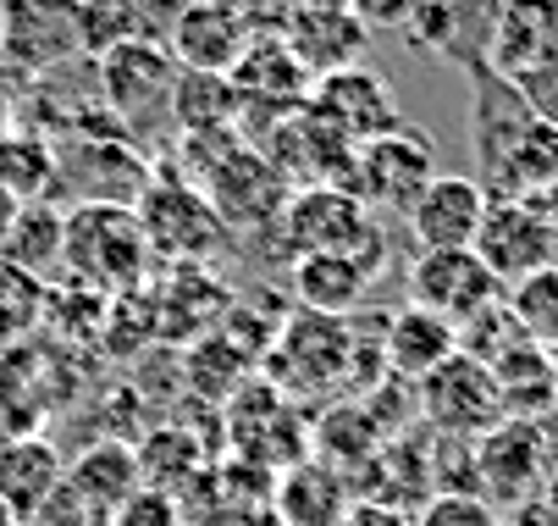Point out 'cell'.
<instances>
[{"mask_svg":"<svg viewBox=\"0 0 558 526\" xmlns=\"http://www.w3.org/2000/svg\"><path fill=\"white\" fill-rule=\"evenodd\" d=\"M487 67L558 122V0H509L487 45Z\"/></svg>","mask_w":558,"mask_h":526,"instance_id":"cell-1","label":"cell"},{"mask_svg":"<svg viewBox=\"0 0 558 526\" xmlns=\"http://www.w3.org/2000/svg\"><path fill=\"white\" fill-rule=\"evenodd\" d=\"M349 366H354V322L349 316H315L299 311L277 344L266 349V378L282 399L293 394H332L349 383Z\"/></svg>","mask_w":558,"mask_h":526,"instance_id":"cell-2","label":"cell"},{"mask_svg":"<svg viewBox=\"0 0 558 526\" xmlns=\"http://www.w3.org/2000/svg\"><path fill=\"white\" fill-rule=\"evenodd\" d=\"M61 255L95 288H128V283H138L149 244H144L133 205L95 200V205H77V216L61 222Z\"/></svg>","mask_w":558,"mask_h":526,"instance_id":"cell-3","label":"cell"},{"mask_svg":"<svg viewBox=\"0 0 558 526\" xmlns=\"http://www.w3.org/2000/svg\"><path fill=\"white\" fill-rule=\"evenodd\" d=\"M432 178H437V144L421 128L398 122L392 133L354 144V167L343 189L365 211H410Z\"/></svg>","mask_w":558,"mask_h":526,"instance_id":"cell-4","label":"cell"},{"mask_svg":"<svg viewBox=\"0 0 558 526\" xmlns=\"http://www.w3.org/2000/svg\"><path fill=\"white\" fill-rule=\"evenodd\" d=\"M221 421H227L232 455L271 471V477H282L288 466L310 461V427L293 410V399H282L271 383H244L221 405Z\"/></svg>","mask_w":558,"mask_h":526,"instance_id":"cell-5","label":"cell"},{"mask_svg":"<svg viewBox=\"0 0 558 526\" xmlns=\"http://www.w3.org/2000/svg\"><path fill=\"white\" fill-rule=\"evenodd\" d=\"M415 405L426 416V427L437 438H487L504 416V394H498V378H493V366L487 360H475V355H448L432 378L415 383Z\"/></svg>","mask_w":558,"mask_h":526,"instance_id":"cell-6","label":"cell"},{"mask_svg":"<svg viewBox=\"0 0 558 526\" xmlns=\"http://www.w3.org/2000/svg\"><path fill=\"white\" fill-rule=\"evenodd\" d=\"M376 216L338 183H304L299 194H288L282 216H277V244L299 261V255H322V250H343L360 255L376 239Z\"/></svg>","mask_w":558,"mask_h":526,"instance_id":"cell-7","label":"cell"},{"mask_svg":"<svg viewBox=\"0 0 558 526\" xmlns=\"http://www.w3.org/2000/svg\"><path fill=\"white\" fill-rule=\"evenodd\" d=\"M470 250L482 255V266L504 288H514L520 277H531L542 266H558V234L547 228L536 194H487V216L475 228Z\"/></svg>","mask_w":558,"mask_h":526,"instance_id":"cell-8","label":"cell"},{"mask_svg":"<svg viewBox=\"0 0 558 526\" xmlns=\"http://www.w3.org/2000/svg\"><path fill=\"white\" fill-rule=\"evenodd\" d=\"M133 216L144 228V244L167 261H183V266H199L227 244L216 205L205 200V189H189V183H149L138 194Z\"/></svg>","mask_w":558,"mask_h":526,"instance_id":"cell-9","label":"cell"},{"mask_svg":"<svg viewBox=\"0 0 558 526\" xmlns=\"http://www.w3.org/2000/svg\"><path fill=\"white\" fill-rule=\"evenodd\" d=\"M210 178H205V200L216 205V216H221V228L232 234H250V228H271V222L282 216V205H288V183H282V172L260 156V150H250V144H227L221 150V162L216 167H205Z\"/></svg>","mask_w":558,"mask_h":526,"instance_id":"cell-10","label":"cell"},{"mask_svg":"<svg viewBox=\"0 0 558 526\" xmlns=\"http://www.w3.org/2000/svg\"><path fill=\"white\" fill-rule=\"evenodd\" d=\"M536 117L542 111L509 79H498L487 61L470 67V139H475V167H482L475 183H482L487 194L498 189V178H504V167L514 156V144L531 133Z\"/></svg>","mask_w":558,"mask_h":526,"instance_id":"cell-11","label":"cell"},{"mask_svg":"<svg viewBox=\"0 0 558 526\" xmlns=\"http://www.w3.org/2000/svg\"><path fill=\"white\" fill-rule=\"evenodd\" d=\"M498 299H504V283L482 266L475 250H421L410 266V306H421L453 327L482 316Z\"/></svg>","mask_w":558,"mask_h":526,"instance_id":"cell-12","label":"cell"},{"mask_svg":"<svg viewBox=\"0 0 558 526\" xmlns=\"http://www.w3.org/2000/svg\"><path fill=\"white\" fill-rule=\"evenodd\" d=\"M310 111L322 117L338 139H349V144L381 139V133H392L398 122H404V111H398L387 79H381V72H371V67H360V61L327 72V79H315Z\"/></svg>","mask_w":558,"mask_h":526,"instance_id":"cell-13","label":"cell"},{"mask_svg":"<svg viewBox=\"0 0 558 526\" xmlns=\"http://www.w3.org/2000/svg\"><path fill=\"white\" fill-rule=\"evenodd\" d=\"M100 79H106V100L117 106V117H128V128H138L144 117L172 111L178 61L155 39H122L100 56Z\"/></svg>","mask_w":558,"mask_h":526,"instance_id":"cell-14","label":"cell"},{"mask_svg":"<svg viewBox=\"0 0 558 526\" xmlns=\"http://www.w3.org/2000/svg\"><path fill=\"white\" fill-rule=\"evenodd\" d=\"M547 477V443L536 421H498L487 438H475V482H482L487 504H520L531 493H542Z\"/></svg>","mask_w":558,"mask_h":526,"instance_id":"cell-15","label":"cell"},{"mask_svg":"<svg viewBox=\"0 0 558 526\" xmlns=\"http://www.w3.org/2000/svg\"><path fill=\"white\" fill-rule=\"evenodd\" d=\"M504 7L509 0H421L415 17L404 23V34L421 50H432V56L470 72V67L487 61V45H493V28H498Z\"/></svg>","mask_w":558,"mask_h":526,"instance_id":"cell-16","label":"cell"},{"mask_svg":"<svg viewBox=\"0 0 558 526\" xmlns=\"http://www.w3.org/2000/svg\"><path fill=\"white\" fill-rule=\"evenodd\" d=\"M250 17L227 7V0H189L172 17V61H183V72H227L238 67V56L250 50Z\"/></svg>","mask_w":558,"mask_h":526,"instance_id":"cell-17","label":"cell"},{"mask_svg":"<svg viewBox=\"0 0 558 526\" xmlns=\"http://www.w3.org/2000/svg\"><path fill=\"white\" fill-rule=\"evenodd\" d=\"M404 216H410L415 250H470L487 216V189L464 172H437Z\"/></svg>","mask_w":558,"mask_h":526,"instance_id":"cell-18","label":"cell"},{"mask_svg":"<svg viewBox=\"0 0 558 526\" xmlns=\"http://www.w3.org/2000/svg\"><path fill=\"white\" fill-rule=\"evenodd\" d=\"M365 34L371 28L349 12V0H299L293 17H288L282 45L299 56V67L310 72V79H327V72L360 61Z\"/></svg>","mask_w":558,"mask_h":526,"instance_id":"cell-19","label":"cell"},{"mask_svg":"<svg viewBox=\"0 0 558 526\" xmlns=\"http://www.w3.org/2000/svg\"><path fill=\"white\" fill-rule=\"evenodd\" d=\"M459 355V327L421 311V306H404V311H392L381 322V366H387V378L398 383H421L432 378V371Z\"/></svg>","mask_w":558,"mask_h":526,"instance_id":"cell-20","label":"cell"},{"mask_svg":"<svg viewBox=\"0 0 558 526\" xmlns=\"http://www.w3.org/2000/svg\"><path fill=\"white\" fill-rule=\"evenodd\" d=\"M227 84L238 89V106H271V111H299L310 100V72L282 39H250V50L238 56L227 72Z\"/></svg>","mask_w":558,"mask_h":526,"instance_id":"cell-21","label":"cell"},{"mask_svg":"<svg viewBox=\"0 0 558 526\" xmlns=\"http://www.w3.org/2000/svg\"><path fill=\"white\" fill-rule=\"evenodd\" d=\"M349 477L343 471H332V466H322V461H299V466H288L282 477H277V488H271V515H277V526H343V515H349Z\"/></svg>","mask_w":558,"mask_h":526,"instance_id":"cell-22","label":"cell"},{"mask_svg":"<svg viewBox=\"0 0 558 526\" xmlns=\"http://www.w3.org/2000/svg\"><path fill=\"white\" fill-rule=\"evenodd\" d=\"M66 461L61 449L39 432H17V438H0V499H7L23 521L39 515V504L61 488Z\"/></svg>","mask_w":558,"mask_h":526,"instance_id":"cell-23","label":"cell"},{"mask_svg":"<svg viewBox=\"0 0 558 526\" xmlns=\"http://www.w3.org/2000/svg\"><path fill=\"white\" fill-rule=\"evenodd\" d=\"M371 294V272L343 255V250H322V255H299L293 261V299L299 311L315 316H354Z\"/></svg>","mask_w":558,"mask_h":526,"instance_id":"cell-24","label":"cell"},{"mask_svg":"<svg viewBox=\"0 0 558 526\" xmlns=\"http://www.w3.org/2000/svg\"><path fill=\"white\" fill-rule=\"evenodd\" d=\"M66 482L84 499H95L100 510H117V504H128L144 488L138 449L128 438H95L89 449H77V455L66 461Z\"/></svg>","mask_w":558,"mask_h":526,"instance_id":"cell-25","label":"cell"},{"mask_svg":"<svg viewBox=\"0 0 558 526\" xmlns=\"http://www.w3.org/2000/svg\"><path fill=\"white\" fill-rule=\"evenodd\" d=\"M381 427H376V416L360 405V399H343V405H327L322 416L310 421V455L322 461V466H332V471H360L376 449H381Z\"/></svg>","mask_w":558,"mask_h":526,"instance_id":"cell-26","label":"cell"},{"mask_svg":"<svg viewBox=\"0 0 558 526\" xmlns=\"http://www.w3.org/2000/svg\"><path fill=\"white\" fill-rule=\"evenodd\" d=\"M250 366H255V355H250V349H238V338H205V344H194L189 360H183L194 394L221 399V405L250 383Z\"/></svg>","mask_w":558,"mask_h":526,"instance_id":"cell-27","label":"cell"},{"mask_svg":"<svg viewBox=\"0 0 558 526\" xmlns=\"http://www.w3.org/2000/svg\"><path fill=\"white\" fill-rule=\"evenodd\" d=\"M509 311H514L520 333H525L536 349L558 355V266H542V272L520 277V283L509 288Z\"/></svg>","mask_w":558,"mask_h":526,"instance_id":"cell-28","label":"cell"},{"mask_svg":"<svg viewBox=\"0 0 558 526\" xmlns=\"http://www.w3.org/2000/svg\"><path fill=\"white\" fill-rule=\"evenodd\" d=\"M199 449H194V438H183L178 427H155L144 443H138V471H144V482L149 488H167L172 493V482H189V477H199Z\"/></svg>","mask_w":558,"mask_h":526,"instance_id":"cell-29","label":"cell"},{"mask_svg":"<svg viewBox=\"0 0 558 526\" xmlns=\"http://www.w3.org/2000/svg\"><path fill=\"white\" fill-rule=\"evenodd\" d=\"M72 12H77V45L95 56H106L122 39H138V23H144L138 0H72Z\"/></svg>","mask_w":558,"mask_h":526,"instance_id":"cell-30","label":"cell"},{"mask_svg":"<svg viewBox=\"0 0 558 526\" xmlns=\"http://www.w3.org/2000/svg\"><path fill=\"white\" fill-rule=\"evenodd\" d=\"M415 526H504L498 504H487L482 493H432L415 510Z\"/></svg>","mask_w":558,"mask_h":526,"instance_id":"cell-31","label":"cell"},{"mask_svg":"<svg viewBox=\"0 0 558 526\" xmlns=\"http://www.w3.org/2000/svg\"><path fill=\"white\" fill-rule=\"evenodd\" d=\"M28 526H111V510H100L95 499H84V493L61 477V488L39 504V515H34Z\"/></svg>","mask_w":558,"mask_h":526,"instance_id":"cell-32","label":"cell"},{"mask_svg":"<svg viewBox=\"0 0 558 526\" xmlns=\"http://www.w3.org/2000/svg\"><path fill=\"white\" fill-rule=\"evenodd\" d=\"M111 526H183V504L167 488H138L128 504L111 510Z\"/></svg>","mask_w":558,"mask_h":526,"instance_id":"cell-33","label":"cell"},{"mask_svg":"<svg viewBox=\"0 0 558 526\" xmlns=\"http://www.w3.org/2000/svg\"><path fill=\"white\" fill-rule=\"evenodd\" d=\"M421 0H349V12L365 23V28H404L415 17Z\"/></svg>","mask_w":558,"mask_h":526,"instance_id":"cell-34","label":"cell"},{"mask_svg":"<svg viewBox=\"0 0 558 526\" xmlns=\"http://www.w3.org/2000/svg\"><path fill=\"white\" fill-rule=\"evenodd\" d=\"M343 526H415L410 510H392V504H371V499H354Z\"/></svg>","mask_w":558,"mask_h":526,"instance_id":"cell-35","label":"cell"},{"mask_svg":"<svg viewBox=\"0 0 558 526\" xmlns=\"http://www.w3.org/2000/svg\"><path fill=\"white\" fill-rule=\"evenodd\" d=\"M509 526H558V499L553 493H531V499L509 504Z\"/></svg>","mask_w":558,"mask_h":526,"instance_id":"cell-36","label":"cell"},{"mask_svg":"<svg viewBox=\"0 0 558 526\" xmlns=\"http://www.w3.org/2000/svg\"><path fill=\"white\" fill-rule=\"evenodd\" d=\"M536 205H542V216H547V228L558 234V178H553V183L536 194Z\"/></svg>","mask_w":558,"mask_h":526,"instance_id":"cell-37","label":"cell"},{"mask_svg":"<svg viewBox=\"0 0 558 526\" xmlns=\"http://www.w3.org/2000/svg\"><path fill=\"white\" fill-rule=\"evenodd\" d=\"M0 526H28V521H23V515L7 504V499H0Z\"/></svg>","mask_w":558,"mask_h":526,"instance_id":"cell-38","label":"cell"},{"mask_svg":"<svg viewBox=\"0 0 558 526\" xmlns=\"http://www.w3.org/2000/svg\"><path fill=\"white\" fill-rule=\"evenodd\" d=\"M553 499H558V493H553Z\"/></svg>","mask_w":558,"mask_h":526,"instance_id":"cell-39","label":"cell"}]
</instances>
